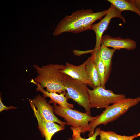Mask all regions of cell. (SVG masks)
<instances>
[{
    "label": "cell",
    "mask_w": 140,
    "mask_h": 140,
    "mask_svg": "<svg viewBox=\"0 0 140 140\" xmlns=\"http://www.w3.org/2000/svg\"><path fill=\"white\" fill-rule=\"evenodd\" d=\"M108 9L94 12L92 9L77 10L70 15H67L60 21L53 32L54 36L65 32L78 33L85 31L93 30V23L102 19Z\"/></svg>",
    "instance_id": "obj_1"
},
{
    "label": "cell",
    "mask_w": 140,
    "mask_h": 140,
    "mask_svg": "<svg viewBox=\"0 0 140 140\" xmlns=\"http://www.w3.org/2000/svg\"><path fill=\"white\" fill-rule=\"evenodd\" d=\"M33 66L38 75L32 80L42 88H46L48 92L59 94L66 92L62 83L65 74L60 71L64 68L65 65L50 64L40 67L37 65Z\"/></svg>",
    "instance_id": "obj_2"
},
{
    "label": "cell",
    "mask_w": 140,
    "mask_h": 140,
    "mask_svg": "<svg viewBox=\"0 0 140 140\" xmlns=\"http://www.w3.org/2000/svg\"><path fill=\"white\" fill-rule=\"evenodd\" d=\"M140 102V97L135 98L126 97L118 102L109 105L105 108L97 118L90 122V130L88 136H93L95 128L98 125H106L118 118L124 114L131 107L138 104Z\"/></svg>",
    "instance_id": "obj_3"
},
{
    "label": "cell",
    "mask_w": 140,
    "mask_h": 140,
    "mask_svg": "<svg viewBox=\"0 0 140 140\" xmlns=\"http://www.w3.org/2000/svg\"><path fill=\"white\" fill-rule=\"evenodd\" d=\"M62 83L67 92L65 96L68 100L72 99L79 106L83 107L86 113L91 115L88 88L87 85L65 74Z\"/></svg>",
    "instance_id": "obj_4"
},
{
    "label": "cell",
    "mask_w": 140,
    "mask_h": 140,
    "mask_svg": "<svg viewBox=\"0 0 140 140\" xmlns=\"http://www.w3.org/2000/svg\"><path fill=\"white\" fill-rule=\"evenodd\" d=\"M53 106L55 115L63 118L66 121L67 125H71L79 130L81 133L90 131V127L89 122L97 117H92L86 112L62 107L56 104H54Z\"/></svg>",
    "instance_id": "obj_5"
},
{
    "label": "cell",
    "mask_w": 140,
    "mask_h": 140,
    "mask_svg": "<svg viewBox=\"0 0 140 140\" xmlns=\"http://www.w3.org/2000/svg\"><path fill=\"white\" fill-rule=\"evenodd\" d=\"M91 108H106L126 98L123 94H116L110 90H106L101 86L93 90L88 89Z\"/></svg>",
    "instance_id": "obj_6"
},
{
    "label": "cell",
    "mask_w": 140,
    "mask_h": 140,
    "mask_svg": "<svg viewBox=\"0 0 140 140\" xmlns=\"http://www.w3.org/2000/svg\"><path fill=\"white\" fill-rule=\"evenodd\" d=\"M108 11L105 17L98 23L94 24L93 30L96 35V43L95 48V50H100L101 44V39L104 32L108 28L111 19L114 17L121 19L125 23L126 20L120 11L113 4H111Z\"/></svg>",
    "instance_id": "obj_7"
},
{
    "label": "cell",
    "mask_w": 140,
    "mask_h": 140,
    "mask_svg": "<svg viewBox=\"0 0 140 140\" xmlns=\"http://www.w3.org/2000/svg\"><path fill=\"white\" fill-rule=\"evenodd\" d=\"M29 101L30 103L34 106L41 116L45 120L56 122L64 126L67 125L66 122L60 120L55 116L54 106L50 105L45 98L40 95H37L32 100L30 99Z\"/></svg>",
    "instance_id": "obj_8"
},
{
    "label": "cell",
    "mask_w": 140,
    "mask_h": 140,
    "mask_svg": "<svg viewBox=\"0 0 140 140\" xmlns=\"http://www.w3.org/2000/svg\"><path fill=\"white\" fill-rule=\"evenodd\" d=\"M35 116L37 119L38 127L43 137L45 140H51L52 137L57 132L63 130L65 126L59 125L55 122L47 120L41 116L34 106L30 103Z\"/></svg>",
    "instance_id": "obj_9"
},
{
    "label": "cell",
    "mask_w": 140,
    "mask_h": 140,
    "mask_svg": "<svg viewBox=\"0 0 140 140\" xmlns=\"http://www.w3.org/2000/svg\"><path fill=\"white\" fill-rule=\"evenodd\" d=\"M86 61L78 66L66 62L64 68L60 71L72 78L80 81L87 86L94 89L88 77L86 69Z\"/></svg>",
    "instance_id": "obj_10"
},
{
    "label": "cell",
    "mask_w": 140,
    "mask_h": 140,
    "mask_svg": "<svg viewBox=\"0 0 140 140\" xmlns=\"http://www.w3.org/2000/svg\"><path fill=\"white\" fill-rule=\"evenodd\" d=\"M101 43L108 47H111L116 50L125 49L130 50L134 49L136 46V42L130 39L113 37L108 34L102 36Z\"/></svg>",
    "instance_id": "obj_11"
},
{
    "label": "cell",
    "mask_w": 140,
    "mask_h": 140,
    "mask_svg": "<svg viewBox=\"0 0 140 140\" xmlns=\"http://www.w3.org/2000/svg\"><path fill=\"white\" fill-rule=\"evenodd\" d=\"M31 82L37 85L36 91L41 92L44 98L48 97L50 99L48 103H52L54 104H58V106L62 107L73 108V104L67 102L68 99L65 96L66 92L59 94L55 93L49 92L44 90L39 84L34 82L31 80Z\"/></svg>",
    "instance_id": "obj_12"
},
{
    "label": "cell",
    "mask_w": 140,
    "mask_h": 140,
    "mask_svg": "<svg viewBox=\"0 0 140 140\" xmlns=\"http://www.w3.org/2000/svg\"><path fill=\"white\" fill-rule=\"evenodd\" d=\"M116 50L110 49L101 43L99 52L101 60L104 66L105 77L106 82L110 74L112 66V58Z\"/></svg>",
    "instance_id": "obj_13"
},
{
    "label": "cell",
    "mask_w": 140,
    "mask_h": 140,
    "mask_svg": "<svg viewBox=\"0 0 140 140\" xmlns=\"http://www.w3.org/2000/svg\"><path fill=\"white\" fill-rule=\"evenodd\" d=\"M86 69L89 79L94 89L101 86L99 75L94 64L93 55L89 57L86 60Z\"/></svg>",
    "instance_id": "obj_14"
},
{
    "label": "cell",
    "mask_w": 140,
    "mask_h": 140,
    "mask_svg": "<svg viewBox=\"0 0 140 140\" xmlns=\"http://www.w3.org/2000/svg\"><path fill=\"white\" fill-rule=\"evenodd\" d=\"M100 50H94L91 53L93 58L94 65L98 73L101 86L105 88L106 83L105 77V69L100 58Z\"/></svg>",
    "instance_id": "obj_15"
},
{
    "label": "cell",
    "mask_w": 140,
    "mask_h": 140,
    "mask_svg": "<svg viewBox=\"0 0 140 140\" xmlns=\"http://www.w3.org/2000/svg\"><path fill=\"white\" fill-rule=\"evenodd\" d=\"M121 12L129 10L137 14L140 17V12L132 0H108Z\"/></svg>",
    "instance_id": "obj_16"
},
{
    "label": "cell",
    "mask_w": 140,
    "mask_h": 140,
    "mask_svg": "<svg viewBox=\"0 0 140 140\" xmlns=\"http://www.w3.org/2000/svg\"><path fill=\"white\" fill-rule=\"evenodd\" d=\"M70 128L72 131V138L68 139L69 140H96L97 137L99 135L101 130L100 128H96L93 136L89 137L88 138L85 139L81 137L80 135L81 133L79 129L72 126Z\"/></svg>",
    "instance_id": "obj_17"
},
{
    "label": "cell",
    "mask_w": 140,
    "mask_h": 140,
    "mask_svg": "<svg viewBox=\"0 0 140 140\" xmlns=\"http://www.w3.org/2000/svg\"><path fill=\"white\" fill-rule=\"evenodd\" d=\"M99 135L100 140H120L122 135L118 134L113 131H105L100 130Z\"/></svg>",
    "instance_id": "obj_18"
},
{
    "label": "cell",
    "mask_w": 140,
    "mask_h": 140,
    "mask_svg": "<svg viewBox=\"0 0 140 140\" xmlns=\"http://www.w3.org/2000/svg\"><path fill=\"white\" fill-rule=\"evenodd\" d=\"M16 107L13 106H10L9 107L6 106H5L2 101V99L0 97V112H1L4 110H8L9 109H16Z\"/></svg>",
    "instance_id": "obj_19"
},
{
    "label": "cell",
    "mask_w": 140,
    "mask_h": 140,
    "mask_svg": "<svg viewBox=\"0 0 140 140\" xmlns=\"http://www.w3.org/2000/svg\"><path fill=\"white\" fill-rule=\"evenodd\" d=\"M137 137L136 134L130 136L122 135L121 138L120 140H133L134 139Z\"/></svg>",
    "instance_id": "obj_20"
},
{
    "label": "cell",
    "mask_w": 140,
    "mask_h": 140,
    "mask_svg": "<svg viewBox=\"0 0 140 140\" xmlns=\"http://www.w3.org/2000/svg\"><path fill=\"white\" fill-rule=\"evenodd\" d=\"M135 5L140 12V0H132Z\"/></svg>",
    "instance_id": "obj_21"
},
{
    "label": "cell",
    "mask_w": 140,
    "mask_h": 140,
    "mask_svg": "<svg viewBox=\"0 0 140 140\" xmlns=\"http://www.w3.org/2000/svg\"><path fill=\"white\" fill-rule=\"evenodd\" d=\"M136 136L137 137L140 136V132L137 134H136Z\"/></svg>",
    "instance_id": "obj_22"
}]
</instances>
